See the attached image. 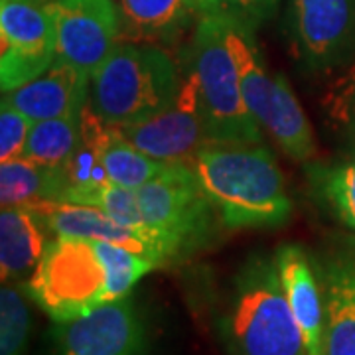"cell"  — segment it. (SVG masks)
Wrapping results in <instances>:
<instances>
[{"instance_id":"19","label":"cell","mask_w":355,"mask_h":355,"mask_svg":"<svg viewBox=\"0 0 355 355\" xmlns=\"http://www.w3.org/2000/svg\"><path fill=\"white\" fill-rule=\"evenodd\" d=\"M62 196L60 168L36 164L28 158L0 164V203L2 207L58 202Z\"/></svg>"},{"instance_id":"7","label":"cell","mask_w":355,"mask_h":355,"mask_svg":"<svg viewBox=\"0 0 355 355\" xmlns=\"http://www.w3.org/2000/svg\"><path fill=\"white\" fill-rule=\"evenodd\" d=\"M286 28L310 73H340L355 62V0H288Z\"/></svg>"},{"instance_id":"10","label":"cell","mask_w":355,"mask_h":355,"mask_svg":"<svg viewBox=\"0 0 355 355\" xmlns=\"http://www.w3.org/2000/svg\"><path fill=\"white\" fill-rule=\"evenodd\" d=\"M119 130L139 150L166 164H191L196 154L209 144L198 93L188 73L170 105Z\"/></svg>"},{"instance_id":"24","label":"cell","mask_w":355,"mask_h":355,"mask_svg":"<svg viewBox=\"0 0 355 355\" xmlns=\"http://www.w3.org/2000/svg\"><path fill=\"white\" fill-rule=\"evenodd\" d=\"M64 202L99 207L107 216H111L119 223L128 225V227H146L137 190L123 188V186L114 184L111 180H105L101 184H95V186L73 191V193H69L65 198Z\"/></svg>"},{"instance_id":"17","label":"cell","mask_w":355,"mask_h":355,"mask_svg":"<svg viewBox=\"0 0 355 355\" xmlns=\"http://www.w3.org/2000/svg\"><path fill=\"white\" fill-rule=\"evenodd\" d=\"M50 229L30 205L2 207L0 211V272L2 282H26L48 247Z\"/></svg>"},{"instance_id":"20","label":"cell","mask_w":355,"mask_h":355,"mask_svg":"<svg viewBox=\"0 0 355 355\" xmlns=\"http://www.w3.org/2000/svg\"><path fill=\"white\" fill-rule=\"evenodd\" d=\"M101 164L107 178L128 190H140L160 176L168 164L139 150L116 127L105 128L101 140Z\"/></svg>"},{"instance_id":"13","label":"cell","mask_w":355,"mask_h":355,"mask_svg":"<svg viewBox=\"0 0 355 355\" xmlns=\"http://www.w3.org/2000/svg\"><path fill=\"white\" fill-rule=\"evenodd\" d=\"M324 288V355H355V239L331 247L318 266Z\"/></svg>"},{"instance_id":"12","label":"cell","mask_w":355,"mask_h":355,"mask_svg":"<svg viewBox=\"0 0 355 355\" xmlns=\"http://www.w3.org/2000/svg\"><path fill=\"white\" fill-rule=\"evenodd\" d=\"M58 355H146V330L130 298L60 324Z\"/></svg>"},{"instance_id":"18","label":"cell","mask_w":355,"mask_h":355,"mask_svg":"<svg viewBox=\"0 0 355 355\" xmlns=\"http://www.w3.org/2000/svg\"><path fill=\"white\" fill-rule=\"evenodd\" d=\"M261 130L270 135L280 150L292 160L308 164L316 158L318 146L312 125L300 101L296 99L288 79L282 73H275L270 105Z\"/></svg>"},{"instance_id":"2","label":"cell","mask_w":355,"mask_h":355,"mask_svg":"<svg viewBox=\"0 0 355 355\" xmlns=\"http://www.w3.org/2000/svg\"><path fill=\"white\" fill-rule=\"evenodd\" d=\"M182 76L162 46L121 42L89 77L87 105L109 127H125L174 101Z\"/></svg>"},{"instance_id":"11","label":"cell","mask_w":355,"mask_h":355,"mask_svg":"<svg viewBox=\"0 0 355 355\" xmlns=\"http://www.w3.org/2000/svg\"><path fill=\"white\" fill-rule=\"evenodd\" d=\"M30 207L38 211L51 235L55 237L114 243L153 259L160 266L178 257L176 249L170 245V241H166L156 231L123 225L99 207L69 202H36Z\"/></svg>"},{"instance_id":"27","label":"cell","mask_w":355,"mask_h":355,"mask_svg":"<svg viewBox=\"0 0 355 355\" xmlns=\"http://www.w3.org/2000/svg\"><path fill=\"white\" fill-rule=\"evenodd\" d=\"M280 0H198L202 16H216L227 22L259 30L277 12Z\"/></svg>"},{"instance_id":"16","label":"cell","mask_w":355,"mask_h":355,"mask_svg":"<svg viewBox=\"0 0 355 355\" xmlns=\"http://www.w3.org/2000/svg\"><path fill=\"white\" fill-rule=\"evenodd\" d=\"M121 42L168 46L200 20L198 0H116Z\"/></svg>"},{"instance_id":"1","label":"cell","mask_w":355,"mask_h":355,"mask_svg":"<svg viewBox=\"0 0 355 355\" xmlns=\"http://www.w3.org/2000/svg\"><path fill=\"white\" fill-rule=\"evenodd\" d=\"M191 168L225 227H280L291 219L284 176L263 142H209L196 154Z\"/></svg>"},{"instance_id":"4","label":"cell","mask_w":355,"mask_h":355,"mask_svg":"<svg viewBox=\"0 0 355 355\" xmlns=\"http://www.w3.org/2000/svg\"><path fill=\"white\" fill-rule=\"evenodd\" d=\"M227 326L237 355H308L275 257L257 254L243 266L231 296Z\"/></svg>"},{"instance_id":"23","label":"cell","mask_w":355,"mask_h":355,"mask_svg":"<svg viewBox=\"0 0 355 355\" xmlns=\"http://www.w3.org/2000/svg\"><path fill=\"white\" fill-rule=\"evenodd\" d=\"M93 245L107 277V302L127 298L142 277L160 266L153 259L114 243L97 241Z\"/></svg>"},{"instance_id":"22","label":"cell","mask_w":355,"mask_h":355,"mask_svg":"<svg viewBox=\"0 0 355 355\" xmlns=\"http://www.w3.org/2000/svg\"><path fill=\"white\" fill-rule=\"evenodd\" d=\"M81 139V114L34 123L24 158L48 168L64 166Z\"/></svg>"},{"instance_id":"14","label":"cell","mask_w":355,"mask_h":355,"mask_svg":"<svg viewBox=\"0 0 355 355\" xmlns=\"http://www.w3.org/2000/svg\"><path fill=\"white\" fill-rule=\"evenodd\" d=\"M279 279L292 314L304 336L308 355H324V288L314 261L298 245H282L275 253Z\"/></svg>"},{"instance_id":"9","label":"cell","mask_w":355,"mask_h":355,"mask_svg":"<svg viewBox=\"0 0 355 355\" xmlns=\"http://www.w3.org/2000/svg\"><path fill=\"white\" fill-rule=\"evenodd\" d=\"M48 10L55 30V60L89 77L121 44L114 0H58Z\"/></svg>"},{"instance_id":"6","label":"cell","mask_w":355,"mask_h":355,"mask_svg":"<svg viewBox=\"0 0 355 355\" xmlns=\"http://www.w3.org/2000/svg\"><path fill=\"white\" fill-rule=\"evenodd\" d=\"M137 193L146 227L170 241L178 257L205 241L221 221L191 164H168Z\"/></svg>"},{"instance_id":"21","label":"cell","mask_w":355,"mask_h":355,"mask_svg":"<svg viewBox=\"0 0 355 355\" xmlns=\"http://www.w3.org/2000/svg\"><path fill=\"white\" fill-rule=\"evenodd\" d=\"M306 176L326 209L355 233V154L331 164L310 162Z\"/></svg>"},{"instance_id":"29","label":"cell","mask_w":355,"mask_h":355,"mask_svg":"<svg viewBox=\"0 0 355 355\" xmlns=\"http://www.w3.org/2000/svg\"><path fill=\"white\" fill-rule=\"evenodd\" d=\"M30 2H36V4H42V6H50V4L58 2V0H30Z\"/></svg>"},{"instance_id":"5","label":"cell","mask_w":355,"mask_h":355,"mask_svg":"<svg viewBox=\"0 0 355 355\" xmlns=\"http://www.w3.org/2000/svg\"><path fill=\"white\" fill-rule=\"evenodd\" d=\"M26 294L65 324L107 302V277L93 241L55 237L48 243L36 270L24 282Z\"/></svg>"},{"instance_id":"3","label":"cell","mask_w":355,"mask_h":355,"mask_svg":"<svg viewBox=\"0 0 355 355\" xmlns=\"http://www.w3.org/2000/svg\"><path fill=\"white\" fill-rule=\"evenodd\" d=\"M186 51V73L198 93L209 142L261 144L263 130L243 99L237 65L229 48L227 22L216 16H200Z\"/></svg>"},{"instance_id":"28","label":"cell","mask_w":355,"mask_h":355,"mask_svg":"<svg viewBox=\"0 0 355 355\" xmlns=\"http://www.w3.org/2000/svg\"><path fill=\"white\" fill-rule=\"evenodd\" d=\"M32 127V119H28L8 103L0 101V162L24 158Z\"/></svg>"},{"instance_id":"8","label":"cell","mask_w":355,"mask_h":355,"mask_svg":"<svg viewBox=\"0 0 355 355\" xmlns=\"http://www.w3.org/2000/svg\"><path fill=\"white\" fill-rule=\"evenodd\" d=\"M55 62V30L48 6L30 0H0L2 93L42 76Z\"/></svg>"},{"instance_id":"25","label":"cell","mask_w":355,"mask_h":355,"mask_svg":"<svg viewBox=\"0 0 355 355\" xmlns=\"http://www.w3.org/2000/svg\"><path fill=\"white\" fill-rule=\"evenodd\" d=\"M24 294L16 282H4L0 291V355H24L30 334V310Z\"/></svg>"},{"instance_id":"15","label":"cell","mask_w":355,"mask_h":355,"mask_svg":"<svg viewBox=\"0 0 355 355\" xmlns=\"http://www.w3.org/2000/svg\"><path fill=\"white\" fill-rule=\"evenodd\" d=\"M89 76L73 65L55 60L36 79L2 93V101L34 123L81 114L87 105Z\"/></svg>"},{"instance_id":"26","label":"cell","mask_w":355,"mask_h":355,"mask_svg":"<svg viewBox=\"0 0 355 355\" xmlns=\"http://www.w3.org/2000/svg\"><path fill=\"white\" fill-rule=\"evenodd\" d=\"M326 113L345 153L355 154V62L340 71L326 93Z\"/></svg>"}]
</instances>
